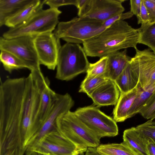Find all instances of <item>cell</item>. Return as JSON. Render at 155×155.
I'll return each instance as SVG.
<instances>
[{
    "label": "cell",
    "mask_w": 155,
    "mask_h": 155,
    "mask_svg": "<svg viewBox=\"0 0 155 155\" xmlns=\"http://www.w3.org/2000/svg\"><path fill=\"white\" fill-rule=\"evenodd\" d=\"M61 13L58 8L42 9L26 21L9 28L3 34L2 37L10 39L22 36H36L52 32L59 23V17Z\"/></svg>",
    "instance_id": "obj_6"
},
{
    "label": "cell",
    "mask_w": 155,
    "mask_h": 155,
    "mask_svg": "<svg viewBox=\"0 0 155 155\" xmlns=\"http://www.w3.org/2000/svg\"><path fill=\"white\" fill-rule=\"evenodd\" d=\"M45 4L52 8H58L60 6L69 5L77 7L78 0H46Z\"/></svg>",
    "instance_id": "obj_30"
},
{
    "label": "cell",
    "mask_w": 155,
    "mask_h": 155,
    "mask_svg": "<svg viewBox=\"0 0 155 155\" xmlns=\"http://www.w3.org/2000/svg\"><path fill=\"white\" fill-rule=\"evenodd\" d=\"M139 33L124 20L116 21L85 41L83 48L87 56L101 58L127 48L137 49Z\"/></svg>",
    "instance_id": "obj_2"
},
{
    "label": "cell",
    "mask_w": 155,
    "mask_h": 155,
    "mask_svg": "<svg viewBox=\"0 0 155 155\" xmlns=\"http://www.w3.org/2000/svg\"><path fill=\"white\" fill-rule=\"evenodd\" d=\"M91 0H78L77 6L78 11V17H84L88 12L91 4Z\"/></svg>",
    "instance_id": "obj_32"
},
{
    "label": "cell",
    "mask_w": 155,
    "mask_h": 155,
    "mask_svg": "<svg viewBox=\"0 0 155 155\" xmlns=\"http://www.w3.org/2000/svg\"><path fill=\"white\" fill-rule=\"evenodd\" d=\"M147 149L148 155H155V143L148 142L147 144Z\"/></svg>",
    "instance_id": "obj_37"
},
{
    "label": "cell",
    "mask_w": 155,
    "mask_h": 155,
    "mask_svg": "<svg viewBox=\"0 0 155 155\" xmlns=\"http://www.w3.org/2000/svg\"><path fill=\"white\" fill-rule=\"evenodd\" d=\"M56 128L61 135L77 148L97 147L100 139L70 110L57 119Z\"/></svg>",
    "instance_id": "obj_3"
},
{
    "label": "cell",
    "mask_w": 155,
    "mask_h": 155,
    "mask_svg": "<svg viewBox=\"0 0 155 155\" xmlns=\"http://www.w3.org/2000/svg\"><path fill=\"white\" fill-rule=\"evenodd\" d=\"M142 0H131L130 12L133 14L137 16L140 13Z\"/></svg>",
    "instance_id": "obj_35"
},
{
    "label": "cell",
    "mask_w": 155,
    "mask_h": 155,
    "mask_svg": "<svg viewBox=\"0 0 155 155\" xmlns=\"http://www.w3.org/2000/svg\"><path fill=\"white\" fill-rule=\"evenodd\" d=\"M104 76L115 81L125 68L131 58L127 54V50L118 51L109 54Z\"/></svg>",
    "instance_id": "obj_16"
},
{
    "label": "cell",
    "mask_w": 155,
    "mask_h": 155,
    "mask_svg": "<svg viewBox=\"0 0 155 155\" xmlns=\"http://www.w3.org/2000/svg\"><path fill=\"white\" fill-rule=\"evenodd\" d=\"M87 148H77L74 152L70 154L57 155L52 154H43L45 155H84Z\"/></svg>",
    "instance_id": "obj_36"
},
{
    "label": "cell",
    "mask_w": 155,
    "mask_h": 155,
    "mask_svg": "<svg viewBox=\"0 0 155 155\" xmlns=\"http://www.w3.org/2000/svg\"><path fill=\"white\" fill-rule=\"evenodd\" d=\"M98 107L94 106L79 107L74 112L100 139L105 137L117 136L118 129L116 122Z\"/></svg>",
    "instance_id": "obj_7"
},
{
    "label": "cell",
    "mask_w": 155,
    "mask_h": 155,
    "mask_svg": "<svg viewBox=\"0 0 155 155\" xmlns=\"http://www.w3.org/2000/svg\"><path fill=\"white\" fill-rule=\"evenodd\" d=\"M130 63L139 79V85L147 90L155 87V54L150 48L135 49Z\"/></svg>",
    "instance_id": "obj_10"
},
{
    "label": "cell",
    "mask_w": 155,
    "mask_h": 155,
    "mask_svg": "<svg viewBox=\"0 0 155 155\" xmlns=\"http://www.w3.org/2000/svg\"><path fill=\"white\" fill-rule=\"evenodd\" d=\"M74 104L73 100L68 93L63 94H58L56 98L46 119L28 142L26 152L37 144L48 134L56 129V123L58 118L70 110Z\"/></svg>",
    "instance_id": "obj_9"
},
{
    "label": "cell",
    "mask_w": 155,
    "mask_h": 155,
    "mask_svg": "<svg viewBox=\"0 0 155 155\" xmlns=\"http://www.w3.org/2000/svg\"><path fill=\"white\" fill-rule=\"evenodd\" d=\"M123 0H91L89 10L84 17L103 22L114 16L123 13Z\"/></svg>",
    "instance_id": "obj_13"
},
{
    "label": "cell",
    "mask_w": 155,
    "mask_h": 155,
    "mask_svg": "<svg viewBox=\"0 0 155 155\" xmlns=\"http://www.w3.org/2000/svg\"><path fill=\"white\" fill-rule=\"evenodd\" d=\"M77 149L56 129L48 134L37 144L25 153L30 155L35 152L42 154H68L73 153Z\"/></svg>",
    "instance_id": "obj_12"
},
{
    "label": "cell",
    "mask_w": 155,
    "mask_h": 155,
    "mask_svg": "<svg viewBox=\"0 0 155 155\" xmlns=\"http://www.w3.org/2000/svg\"><path fill=\"white\" fill-rule=\"evenodd\" d=\"M114 81L120 93L127 92L137 87L139 84L138 78L133 70L130 61Z\"/></svg>",
    "instance_id": "obj_20"
},
{
    "label": "cell",
    "mask_w": 155,
    "mask_h": 155,
    "mask_svg": "<svg viewBox=\"0 0 155 155\" xmlns=\"http://www.w3.org/2000/svg\"><path fill=\"white\" fill-rule=\"evenodd\" d=\"M30 155H45L43 154L35 152H33Z\"/></svg>",
    "instance_id": "obj_39"
},
{
    "label": "cell",
    "mask_w": 155,
    "mask_h": 155,
    "mask_svg": "<svg viewBox=\"0 0 155 155\" xmlns=\"http://www.w3.org/2000/svg\"><path fill=\"white\" fill-rule=\"evenodd\" d=\"M32 0H0V26Z\"/></svg>",
    "instance_id": "obj_19"
},
{
    "label": "cell",
    "mask_w": 155,
    "mask_h": 155,
    "mask_svg": "<svg viewBox=\"0 0 155 155\" xmlns=\"http://www.w3.org/2000/svg\"><path fill=\"white\" fill-rule=\"evenodd\" d=\"M96 148L104 155H140L124 141L119 143L101 144Z\"/></svg>",
    "instance_id": "obj_22"
},
{
    "label": "cell",
    "mask_w": 155,
    "mask_h": 155,
    "mask_svg": "<svg viewBox=\"0 0 155 155\" xmlns=\"http://www.w3.org/2000/svg\"><path fill=\"white\" fill-rule=\"evenodd\" d=\"M107 60V56H105L100 58L98 61L94 63H90L86 72V76H104L106 69Z\"/></svg>",
    "instance_id": "obj_28"
},
{
    "label": "cell",
    "mask_w": 155,
    "mask_h": 155,
    "mask_svg": "<svg viewBox=\"0 0 155 155\" xmlns=\"http://www.w3.org/2000/svg\"><path fill=\"white\" fill-rule=\"evenodd\" d=\"M0 60L5 70L9 73L15 70L29 69L21 60L12 54L5 51H0Z\"/></svg>",
    "instance_id": "obj_24"
},
{
    "label": "cell",
    "mask_w": 155,
    "mask_h": 155,
    "mask_svg": "<svg viewBox=\"0 0 155 155\" xmlns=\"http://www.w3.org/2000/svg\"><path fill=\"white\" fill-rule=\"evenodd\" d=\"M139 113L147 119L153 120L155 119V91L140 110Z\"/></svg>",
    "instance_id": "obj_29"
},
{
    "label": "cell",
    "mask_w": 155,
    "mask_h": 155,
    "mask_svg": "<svg viewBox=\"0 0 155 155\" xmlns=\"http://www.w3.org/2000/svg\"><path fill=\"white\" fill-rule=\"evenodd\" d=\"M35 36H22L10 39L1 37L0 51H5L15 55L25 63L31 71L40 69V64L34 42Z\"/></svg>",
    "instance_id": "obj_8"
},
{
    "label": "cell",
    "mask_w": 155,
    "mask_h": 155,
    "mask_svg": "<svg viewBox=\"0 0 155 155\" xmlns=\"http://www.w3.org/2000/svg\"><path fill=\"white\" fill-rule=\"evenodd\" d=\"M0 140L15 146H26L31 136L39 107L43 78L31 71L26 77L1 80Z\"/></svg>",
    "instance_id": "obj_1"
},
{
    "label": "cell",
    "mask_w": 155,
    "mask_h": 155,
    "mask_svg": "<svg viewBox=\"0 0 155 155\" xmlns=\"http://www.w3.org/2000/svg\"><path fill=\"white\" fill-rule=\"evenodd\" d=\"M137 17L138 24L149 23V18L148 12L143 0L141 2L140 13Z\"/></svg>",
    "instance_id": "obj_34"
},
{
    "label": "cell",
    "mask_w": 155,
    "mask_h": 155,
    "mask_svg": "<svg viewBox=\"0 0 155 155\" xmlns=\"http://www.w3.org/2000/svg\"><path fill=\"white\" fill-rule=\"evenodd\" d=\"M103 23L85 17H75L59 22L54 33L66 43L82 44L106 28Z\"/></svg>",
    "instance_id": "obj_5"
},
{
    "label": "cell",
    "mask_w": 155,
    "mask_h": 155,
    "mask_svg": "<svg viewBox=\"0 0 155 155\" xmlns=\"http://www.w3.org/2000/svg\"><path fill=\"white\" fill-rule=\"evenodd\" d=\"M89 64L83 47L80 44L66 43L59 51L55 78L63 81L70 80L86 72Z\"/></svg>",
    "instance_id": "obj_4"
},
{
    "label": "cell",
    "mask_w": 155,
    "mask_h": 155,
    "mask_svg": "<svg viewBox=\"0 0 155 155\" xmlns=\"http://www.w3.org/2000/svg\"><path fill=\"white\" fill-rule=\"evenodd\" d=\"M139 136L147 144L148 142L155 143V121L149 120L135 127Z\"/></svg>",
    "instance_id": "obj_26"
},
{
    "label": "cell",
    "mask_w": 155,
    "mask_h": 155,
    "mask_svg": "<svg viewBox=\"0 0 155 155\" xmlns=\"http://www.w3.org/2000/svg\"><path fill=\"white\" fill-rule=\"evenodd\" d=\"M137 29L139 35L138 43L147 46L155 54V22L142 24Z\"/></svg>",
    "instance_id": "obj_23"
},
{
    "label": "cell",
    "mask_w": 155,
    "mask_h": 155,
    "mask_svg": "<svg viewBox=\"0 0 155 155\" xmlns=\"http://www.w3.org/2000/svg\"><path fill=\"white\" fill-rule=\"evenodd\" d=\"M155 91V87L148 90H144L139 85L136 96L127 113L128 118L139 113L140 110Z\"/></svg>",
    "instance_id": "obj_25"
},
{
    "label": "cell",
    "mask_w": 155,
    "mask_h": 155,
    "mask_svg": "<svg viewBox=\"0 0 155 155\" xmlns=\"http://www.w3.org/2000/svg\"><path fill=\"white\" fill-rule=\"evenodd\" d=\"M46 0H32L15 15L8 19L5 25L9 28H14L26 21L42 9Z\"/></svg>",
    "instance_id": "obj_17"
},
{
    "label": "cell",
    "mask_w": 155,
    "mask_h": 155,
    "mask_svg": "<svg viewBox=\"0 0 155 155\" xmlns=\"http://www.w3.org/2000/svg\"><path fill=\"white\" fill-rule=\"evenodd\" d=\"M123 141L140 155H148L147 144L139 136L135 127L125 130L123 133Z\"/></svg>",
    "instance_id": "obj_21"
},
{
    "label": "cell",
    "mask_w": 155,
    "mask_h": 155,
    "mask_svg": "<svg viewBox=\"0 0 155 155\" xmlns=\"http://www.w3.org/2000/svg\"><path fill=\"white\" fill-rule=\"evenodd\" d=\"M120 95V91L114 81L108 79L88 96L98 107L115 105Z\"/></svg>",
    "instance_id": "obj_15"
},
{
    "label": "cell",
    "mask_w": 155,
    "mask_h": 155,
    "mask_svg": "<svg viewBox=\"0 0 155 155\" xmlns=\"http://www.w3.org/2000/svg\"><path fill=\"white\" fill-rule=\"evenodd\" d=\"M96 148H87L84 155H104L99 153L97 151Z\"/></svg>",
    "instance_id": "obj_38"
},
{
    "label": "cell",
    "mask_w": 155,
    "mask_h": 155,
    "mask_svg": "<svg viewBox=\"0 0 155 155\" xmlns=\"http://www.w3.org/2000/svg\"><path fill=\"white\" fill-rule=\"evenodd\" d=\"M60 39L52 32L35 36L34 44L40 65H44L50 70L55 69L61 47Z\"/></svg>",
    "instance_id": "obj_11"
},
{
    "label": "cell",
    "mask_w": 155,
    "mask_h": 155,
    "mask_svg": "<svg viewBox=\"0 0 155 155\" xmlns=\"http://www.w3.org/2000/svg\"><path fill=\"white\" fill-rule=\"evenodd\" d=\"M149 18V23L155 22V0H143Z\"/></svg>",
    "instance_id": "obj_33"
},
{
    "label": "cell",
    "mask_w": 155,
    "mask_h": 155,
    "mask_svg": "<svg viewBox=\"0 0 155 155\" xmlns=\"http://www.w3.org/2000/svg\"><path fill=\"white\" fill-rule=\"evenodd\" d=\"M108 79L103 76H86L81 84L79 92L86 93L88 96Z\"/></svg>",
    "instance_id": "obj_27"
},
{
    "label": "cell",
    "mask_w": 155,
    "mask_h": 155,
    "mask_svg": "<svg viewBox=\"0 0 155 155\" xmlns=\"http://www.w3.org/2000/svg\"><path fill=\"white\" fill-rule=\"evenodd\" d=\"M133 15L130 11L125 13H119L104 22L103 25L106 28L116 21L124 20V19L130 18Z\"/></svg>",
    "instance_id": "obj_31"
},
{
    "label": "cell",
    "mask_w": 155,
    "mask_h": 155,
    "mask_svg": "<svg viewBox=\"0 0 155 155\" xmlns=\"http://www.w3.org/2000/svg\"><path fill=\"white\" fill-rule=\"evenodd\" d=\"M50 84V81L47 78L41 89L40 103L33 123L31 137L46 119L56 98L58 93L51 89Z\"/></svg>",
    "instance_id": "obj_14"
},
{
    "label": "cell",
    "mask_w": 155,
    "mask_h": 155,
    "mask_svg": "<svg viewBox=\"0 0 155 155\" xmlns=\"http://www.w3.org/2000/svg\"><path fill=\"white\" fill-rule=\"evenodd\" d=\"M139 85L133 90L120 93L113 111V119L116 122H122L128 119L127 113L137 94Z\"/></svg>",
    "instance_id": "obj_18"
}]
</instances>
